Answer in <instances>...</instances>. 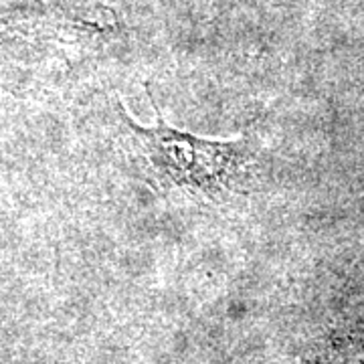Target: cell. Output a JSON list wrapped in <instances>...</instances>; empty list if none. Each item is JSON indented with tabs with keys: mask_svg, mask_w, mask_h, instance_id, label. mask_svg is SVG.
Listing matches in <instances>:
<instances>
[{
	"mask_svg": "<svg viewBox=\"0 0 364 364\" xmlns=\"http://www.w3.org/2000/svg\"><path fill=\"white\" fill-rule=\"evenodd\" d=\"M146 93L154 105V126H140L124 104H117V116L158 186L178 188L210 203H225L229 196L241 195L255 162L253 140H205L174 130L164 122L150 90Z\"/></svg>",
	"mask_w": 364,
	"mask_h": 364,
	"instance_id": "1",
	"label": "cell"
}]
</instances>
